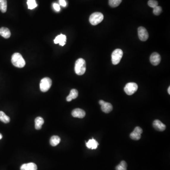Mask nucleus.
<instances>
[{
	"mask_svg": "<svg viewBox=\"0 0 170 170\" xmlns=\"http://www.w3.org/2000/svg\"><path fill=\"white\" fill-rule=\"evenodd\" d=\"M12 64L18 68H22L26 64L25 61L20 53H15L12 55Z\"/></svg>",
	"mask_w": 170,
	"mask_h": 170,
	"instance_id": "nucleus-1",
	"label": "nucleus"
},
{
	"mask_svg": "<svg viewBox=\"0 0 170 170\" xmlns=\"http://www.w3.org/2000/svg\"><path fill=\"white\" fill-rule=\"evenodd\" d=\"M86 70V63L82 58H79L75 62V71L77 75H82Z\"/></svg>",
	"mask_w": 170,
	"mask_h": 170,
	"instance_id": "nucleus-2",
	"label": "nucleus"
},
{
	"mask_svg": "<svg viewBox=\"0 0 170 170\" xmlns=\"http://www.w3.org/2000/svg\"><path fill=\"white\" fill-rule=\"evenodd\" d=\"M103 15L102 13L95 12L92 13L89 17V22L92 25L95 26L102 21Z\"/></svg>",
	"mask_w": 170,
	"mask_h": 170,
	"instance_id": "nucleus-3",
	"label": "nucleus"
},
{
	"mask_svg": "<svg viewBox=\"0 0 170 170\" xmlns=\"http://www.w3.org/2000/svg\"><path fill=\"white\" fill-rule=\"evenodd\" d=\"M123 51L120 49H115L111 54V61L114 65H117L120 62L123 56Z\"/></svg>",
	"mask_w": 170,
	"mask_h": 170,
	"instance_id": "nucleus-4",
	"label": "nucleus"
},
{
	"mask_svg": "<svg viewBox=\"0 0 170 170\" xmlns=\"http://www.w3.org/2000/svg\"><path fill=\"white\" fill-rule=\"evenodd\" d=\"M52 84V81L49 78H45L42 79L40 83V89L42 92H46L50 89Z\"/></svg>",
	"mask_w": 170,
	"mask_h": 170,
	"instance_id": "nucleus-5",
	"label": "nucleus"
},
{
	"mask_svg": "<svg viewBox=\"0 0 170 170\" xmlns=\"http://www.w3.org/2000/svg\"><path fill=\"white\" fill-rule=\"evenodd\" d=\"M138 86L136 83L130 82L127 83L124 87V91L128 95H131L137 91Z\"/></svg>",
	"mask_w": 170,
	"mask_h": 170,
	"instance_id": "nucleus-6",
	"label": "nucleus"
},
{
	"mask_svg": "<svg viewBox=\"0 0 170 170\" xmlns=\"http://www.w3.org/2000/svg\"><path fill=\"white\" fill-rule=\"evenodd\" d=\"M138 36L139 39L142 41H146L148 39V35L147 30L144 27L140 26L138 29Z\"/></svg>",
	"mask_w": 170,
	"mask_h": 170,
	"instance_id": "nucleus-7",
	"label": "nucleus"
},
{
	"mask_svg": "<svg viewBox=\"0 0 170 170\" xmlns=\"http://www.w3.org/2000/svg\"><path fill=\"white\" fill-rule=\"evenodd\" d=\"M143 130L139 127H136L133 132L130 134V138L133 140H138L140 139L141 135L142 133Z\"/></svg>",
	"mask_w": 170,
	"mask_h": 170,
	"instance_id": "nucleus-8",
	"label": "nucleus"
},
{
	"mask_svg": "<svg viewBox=\"0 0 170 170\" xmlns=\"http://www.w3.org/2000/svg\"><path fill=\"white\" fill-rule=\"evenodd\" d=\"M99 103L101 106L102 110L106 114L110 113L113 110V106L109 103L106 102L103 100H100Z\"/></svg>",
	"mask_w": 170,
	"mask_h": 170,
	"instance_id": "nucleus-9",
	"label": "nucleus"
},
{
	"mask_svg": "<svg viewBox=\"0 0 170 170\" xmlns=\"http://www.w3.org/2000/svg\"><path fill=\"white\" fill-rule=\"evenodd\" d=\"M161 60V57L160 54L157 53H153L150 57L151 63L154 66L158 65L160 63Z\"/></svg>",
	"mask_w": 170,
	"mask_h": 170,
	"instance_id": "nucleus-10",
	"label": "nucleus"
},
{
	"mask_svg": "<svg viewBox=\"0 0 170 170\" xmlns=\"http://www.w3.org/2000/svg\"><path fill=\"white\" fill-rule=\"evenodd\" d=\"M153 127L159 131H163L166 130V126L158 119H155L153 122Z\"/></svg>",
	"mask_w": 170,
	"mask_h": 170,
	"instance_id": "nucleus-11",
	"label": "nucleus"
},
{
	"mask_svg": "<svg viewBox=\"0 0 170 170\" xmlns=\"http://www.w3.org/2000/svg\"><path fill=\"white\" fill-rule=\"evenodd\" d=\"M71 114L74 117L83 118L86 115V113L83 110L80 108H77L73 111Z\"/></svg>",
	"mask_w": 170,
	"mask_h": 170,
	"instance_id": "nucleus-12",
	"label": "nucleus"
},
{
	"mask_svg": "<svg viewBox=\"0 0 170 170\" xmlns=\"http://www.w3.org/2000/svg\"><path fill=\"white\" fill-rule=\"evenodd\" d=\"M66 36L64 34H61L59 36H57L54 40L55 44H59L61 46H64L66 44Z\"/></svg>",
	"mask_w": 170,
	"mask_h": 170,
	"instance_id": "nucleus-13",
	"label": "nucleus"
},
{
	"mask_svg": "<svg viewBox=\"0 0 170 170\" xmlns=\"http://www.w3.org/2000/svg\"><path fill=\"white\" fill-rule=\"evenodd\" d=\"M37 167L33 163H29L22 164L21 167V170H37Z\"/></svg>",
	"mask_w": 170,
	"mask_h": 170,
	"instance_id": "nucleus-14",
	"label": "nucleus"
},
{
	"mask_svg": "<svg viewBox=\"0 0 170 170\" xmlns=\"http://www.w3.org/2000/svg\"><path fill=\"white\" fill-rule=\"evenodd\" d=\"M98 145L99 144L98 142L93 138L92 139H89L87 142H86V147L91 149H97Z\"/></svg>",
	"mask_w": 170,
	"mask_h": 170,
	"instance_id": "nucleus-15",
	"label": "nucleus"
},
{
	"mask_svg": "<svg viewBox=\"0 0 170 170\" xmlns=\"http://www.w3.org/2000/svg\"><path fill=\"white\" fill-rule=\"evenodd\" d=\"M0 35L5 38H9L11 36V33L8 28L2 27L0 29Z\"/></svg>",
	"mask_w": 170,
	"mask_h": 170,
	"instance_id": "nucleus-16",
	"label": "nucleus"
},
{
	"mask_svg": "<svg viewBox=\"0 0 170 170\" xmlns=\"http://www.w3.org/2000/svg\"><path fill=\"white\" fill-rule=\"evenodd\" d=\"M78 97V91L75 89L71 90L70 93L66 98V100L68 102L71 101L73 99H76Z\"/></svg>",
	"mask_w": 170,
	"mask_h": 170,
	"instance_id": "nucleus-17",
	"label": "nucleus"
},
{
	"mask_svg": "<svg viewBox=\"0 0 170 170\" xmlns=\"http://www.w3.org/2000/svg\"><path fill=\"white\" fill-rule=\"evenodd\" d=\"M34 123H35V128L37 130H40L42 126L44 123V119L41 117H37L34 119Z\"/></svg>",
	"mask_w": 170,
	"mask_h": 170,
	"instance_id": "nucleus-18",
	"label": "nucleus"
},
{
	"mask_svg": "<svg viewBox=\"0 0 170 170\" xmlns=\"http://www.w3.org/2000/svg\"><path fill=\"white\" fill-rule=\"evenodd\" d=\"M60 141H61V138L59 136H52L50 140V144L53 147H55L58 145L60 143Z\"/></svg>",
	"mask_w": 170,
	"mask_h": 170,
	"instance_id": "nucleus-19",
	"label": "nucleus"
},
{
	"mask_svg": "<svg viewBox=\"0 0 170 170\" xmlns=\"http://www.w3.org/2000/svg\"><path fill=\"white\" fill-rule=\"evenodd\" d=\"M0 121L5 123H8L10 121L9 117L2 111H0Z\"/></svg>",
	"mask_w": 170,
	"mask_h": 170,
	"instance_id": "nucleus-20",
	"label": "nucleus"
},
{
	"mask_svg": "<svg viewBox=\"0 0 170 170\" xmlns=\"http://www.w3.org/2000/svg\"><path fill=\"white\" fill-rule=\"evenodd\" d=\"M7 0H0V10L2 13H5L7 11Z\"/></svg>",
	"mask_w": 170,
	"mask_h": 170,
	"instance_id": "nucleus-21",
	"label": "nucleus"
},
{
	"mask_svg": "<svg viewBox=\"0 0 170 170\" xmlns=\"http://www.w3.org/2000/svg\"><path fill=\"white\" fill-rule=\"evenodd\" d=\"M27 4H28V8L30 10L34 9L37 6L36 0H28Z\"/></svg>",
	"mask_w": 170,
	"mask_h": 170,
	"instance_id": "nucleus-22",
	"label": "nucleus"
},
{
	"mask_svg": "<svg viewBox=\"0 0 170 170\" xmlns=\"http://www.w3.org/2000/svg\"><path fill=\"white\" fill-rule=\"evenodd\" d=\"M122 1V0H109V4L111 7L115 8L118 6Z\"/></svg>",
	"mask_w": 170,
	"mask_h": 170,
	"instance_id": "nucleus-23",
	"label": "nucleus"
},
{
	"mask_svg": "<svg viewBox=\"0 0 170 170\" xmlns=\"http://www.w3.org/2000/svg\"><path fill=\"white\" fill-rule=\"evenodd\" d=\"M127 164L125 161H122L116 167V170H127Z\"/></svg>",
	"mask_w": 170,
	"mask_h": 170,
	"instance_id": "nucleus-24",
	"label": "nucleus"
},
{
	"mask_svg": "<svg viewBox=\"0 0 170 170\" xmlns=\"http://www.w3.org/2000/svg\"><path fill=\"white\" fill-rule=\"evenodd\" d=\"M158 3L155 0H149L148 1V6L151 7V8H153L158 6Z\"/></svg>",
	"mask_w": 170,
	"mask_h": 170,
	"instance_id": "nucleus-25",
	"label": "nucleus"
},
{
	"mask_svg": "<svg viewBox=\"0 0 170 170\" xmlns=\"http://www.w3.org/2000/svg\"><path fill=\"white\" fill-rule=\"evenodd\" d=\"M162 12V9L160 6H156L154 8L153 13L155 15H159L161 14Z\"/></svg>",
	"mask_w": 170,
	"mask_h": 170,
	"instance_id": "nucleus-26",
	"label": "nucleus"
},
{
	"mask_svg": "<svg viewBox=\"0 0 170 170\" xmlns=\"http://www.w3.org/2000/svg\"><path fill=\"white\" fill-rule=\"evenodd\" d=\"M53 8L54 9L56 12H59L60 10V5H59L58 4H54L53 5Z\"/></svg>",
	"mask_w": 170,
	"mask_h": 170,
	"instance_id": "nucleus-27",
	"label": "nucleus"
},
{
	"mask_svg": "<svg viewBox=\"0 0 170 170\" xmlns=\"http://www.w3.org/2000/svg\"><path fill=\"white\" fill-rule=\"evenodd\" d=\"M59 2H60V4L61 5V6H63V7L66 6L67 4H66V2L65 0H60Z\"/></svg>",
	"mask_w": 170,
	"mask_h": 170,
	"instance_id": "nucleus-28",
	"label": "nucleus"
},
{
	"mask_svg": "<svg viewBox=\"0 0 170 170\" xmlns=\"http://www.w3.org/2000/svg\"><path fill=\"white\" fill-rule=\"evenodd\" d=\"M170 86H169V87H168V93H169V94H170Z\"/></svg>",
	"mask_w": 170,
	"mask_h": 170,
	"instance_id": "nucleus-29",
	"label": "nucleus"
},
{
	"mask_svg": "<svg viewBox=\"0 0 170 170\" xmlns=\"http://www.w3.org/2000/svg\"><path fill=\"white\" fill-rule=\"evenodd\" d=\"M2 138V135H1V134L0 133V139H1V138Z\"/></svg>",
	"mask_w": 170,
	"mask_h": 170,
	"instance_id": "nucleus-30",
	"label": "nucleus"
}]
</instances>
